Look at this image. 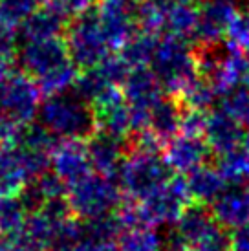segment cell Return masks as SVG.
<instances>
[{
    "mask_svg": "<svg viewBox=\"0 0 249 251\" xmlns=\"http://www.w3.org/2000/svg\"><path fill=\"white\" fill-rule=\"evenodd\" d=\"M39 119L50 132L62 140L86 141L97 130L96 112L77 94H53L41 103Z\"/></svg>",
    "mask_w": 249,
    "mask_h": 251,
    "instance_id": "cell-1",
    "label": "cell"
},
{
    "mask_svg": "<svg viewBox=\"0 0 249 251\" xmlns=\"http://www.w3.org/2000/svg\"><path fill=\"white\" fill-rule=\"evenodd\" d=\"M150 68L167 96L178 98L187 84L200 75L198 53L187 44V39L167 33L158 39Z\"/></svg>",
    "mask_w": 249,
    "mask_h": 251,
    "instance_id": "cell-2",
    "label": "cell"
},
{
    "mask_svg": "<svg viewBox=\"0 0 249 251\" xmlns=\"http://www.w3.org/2000/svg\"><path fill=\"white\" fill-rule=\"evenodd\" d=\"M121 191V185L116 183L112 176L90 173L83 180L70 185L66 200L77 220H92L118 209L123 203Z\"/></svg>",
    "mask_w": 249,
    "mask_h": 251,
    "instance_id": "cell-3",
    "label": "cell"
},
{
    "mask_svg": "<svg viewBox=\"0 0 249 251\" xmlns=\"http://www.w3.org/2000/svg\"><path fill=\"white\" fill-rule=\"evenodd\" d=\"M119 185L132 200H143L173 178V169L159 152L130 151L119 169Z\"/></svg>",
    "mask_w": 249,
    "mask_h": 251,
    "instance_id": "cell-4",
    "label": "cell"
},
{
    "mask_svg": "<svg viewBox=\"0 0 249 251\" xmlns=\"http://www.w3.org/2000/svg\"><path fill=\"white\" fill-rule=\"evenodd\" d=\"M193 198L189 193V185L183 176H174L161 185L152 195L139 200V215L143 220L145 227L154 226H167V224H176L180 220L181 213L191 205Z\"/></svg>",
    "mask_w": 249,
    "mask_h": 251,
    "instance_id": "cell-5",
    "label": "cell"
},
{
    "mask_svg": "<svg viewBox=\"0 0 249 251\" xmlns=\"http://www.w3.org/2000/svg\"><path fill=\"white\" fill-rule=\"evenodd\" d=\"M41 88L26 72H9L0 84V114L15 125H28L41 108Z\"/></svg>",
    "mask_w": 249,
    "mask_h": 251,
    "instance_id": "cell-6",
    "label": "cell"
},
{
    "mask_svg": "<svg viewBox=\"0 0 249 251\" xmlns=\"http://www.w3.org/2000/svg\"><path fill=\"white\" fill-rule=\"evenodd\" d=\"M64 39H66L74 63L84 70L103 63L112 53L106 37L103 33V28L99 24L97 13L88 11L75 21H72Z\"/></svg>",
    "mask_w": 249,
    "mask_h": 251,
    "instance_id": "cell-7",
    "label": "cell"
},
{
    "mask_svg": "<svg viewBox=\"0 0 249 251\" xmlns=\"http://www.w3.org/2000/svg\"><path fill=\"white\" fill-rule=\"evenodd\" d=\"M19 59L22 70L29 74L35 81L74 61L70 55L66 39L62 37L44 39V41H26L24 48L19 53Z\"/></svg>",
    "mask_w": 249,
    "mask_h": 251,
    "instance_id": "cell-8",
    "label": "cell"
},
{
    "mask_svg": "<svg viewBox=\"0 0 249 251\" xmlns=\"http://www.w3.org/2000/svg\"><path fill=\"white\" fill-rule=\"evenodd\" d=\"M198 26L194 41L200 48H213L225 39L229 24L238 15L236 0H203L198 4Z\"/></svg>",
    "mask_w": 249,
    "mask_h": 251,
    "instance_id": "cell-9",
    "label": "cell"
},
{
    "mask_svg": "<svg viewBox=\"0 0 249 251\" xmlns=\"http://www.w3.org/2000/svg\"><path fill=\"white\" fill-rule=\"evenodd\" d=\"M203 140L207 141L211 152L220 158L242 149H249V128L236 123L224 110H215L207 116Z\"/></svg>",
    "mask_w": 249,
    "mask_h": 251,
    "instance_id": "cell-10",
    "label": "cell"
},
{
    "mask_svg": "<svg viewBox=\"0 0 249 251\" xmlns=\"http://www.w3.org/2000/svg\"><path fill=\"white\" fill-rule=\"evenodd\" d=\"M51 169L66 185H74L92 173V161L88 156L86 141L61 140L51 151Z\"/></svg>",
    "mask_w": 249,
    "mask_h": 251,
    "instance_id": "cell-11",
    "label": "cell"
},
{
    "mask_svg": "<svg viewBox=\"0 0 249 251\" xmlns=\"http://www.w3.org/2000/svg\"><path fill=\"white\" fill-rule=\"evenodd\" d=\"M211 156L207 141L201 136H187L178 134L173 140L165 143L163 158L167 160L173 173H178L181 176H187L189 173L196 171L198 167L205 165V161Z\"/></svg>",
    "mask_w": 249,
    "mask_h": 251,
    "instance_id": "cell-12",
    "label": "cell"
},
{
    "mask_svg": "<svg viewBox=\"0 0 249 251\" xmlns=\"http://www.w3.org/2000/svg\"><path fill=\"white\" fill-rule=\"evenodd\" d=\"M216 222L225 229H236L249 224V183L231 181L222 195L211 203Z\"/></svg>",
    "mask_w": 249,
    "mask_h": 251,
    "instance_id": "cell-13",
    "label": "cell"
},
{
    "mask_svg": "<svg viewBox=\"0 0 249 251\" xmlns=\"http://www.w3.org/2000/svg\"><path fill=\"white\" fill-rule=\"evenodd\" d=\"M96 13L110 50L121 51L124 44L136 33V17L128 13L126 4L114 0H99Z\"/></svg>",
    "mask_w": 249,
    "mask_h": 251,
    "instance_id": "cell-14",
    "label": "cell"
},
{
    "mask_svg": "<svg viewBox=\"0 0 249 251\" xmlns=\"http://www.w3.org/2000/svg\"><path fill=\"white\" fill-rule=\"evenodd\" d=\"M29 181L24 149L15 141H0V198L19 196Z\"/></svg>",
    "mask_w": 249,
    "mask_h": 251,
    "instance_id": "cell-15",
    "label": "cell"
},
{
    "mask_svg": "<svg viewBox=\"0 0 249 251\" xmlns=\"http://www.w3.org/2000/svg\"><path fill=\"white\" fill-rule=\"evenodd\" d=\"M126 147H128V141L124 138H118V136L103 132V130H96L86 140L92 167L96 173L106 176H114L119 173V169L128 154Z\"/></svg>",
    "mask_w": 249,
    "mask_h": 251,
    "instance_id": "cell-16",
    "label": "cell"
},
{
    "mask_svg": "<svg viewBox=\"0 0 249 251\" xmlns=\"http://www.w3.org/2000/svg\"><path fill=\"white\" fill-rule=\"evenodd\" d=\"M92 108L96 112L97 130L114 134V136L124 138V140L134 130L132 128V110L130 105L124 101L123 90Z\"/></svg>",
    "mask_w": 249,
    "mask_h": 251,
    "instance_id": "cell-17",
    "label": "cell"
},
{
    "mask_svg": "<svg viewBox=\"0 0 249 251\" xmlns=\"http://www.w3.org/2000/svg\"><path fill=\"white\" fill-rule=\"evenodd\" d=\"M68 196V185L66 181H62L55 173H44L42 176L31 180L24 187L19 198L22 203L26 205L28 211H37L41 209L44 203L57 200V198H66Z\"/></svg>",
    "mask_w": 249,
    "mask_h": 251,
    "instance_id": "cell-18",
    "label": "cell"
},
{
    "mask_svg": "<svg viewBox=\"0 0 249 251\" xmlns=\"http://www.w3.org/2000/svg\"><path fill=\"white\" fill-rule=\"evenodd\" d=\"M216 218L213 215L211 207L205 203H193L187 205V209L181 213L180 220L176 222V235L187 244L191 250L203 235H207L209 231L216 226Z\"/></svg>",
    "mask_w": 249,
    "mask_h": 251,
    "instance_id": "cell-19",
    "label": "cell"
},
{
    "mask_svg": "<svg viewBox=\"0 0 249 251\" xmlns=\"http://www.w3.org/2000/svg\"><path fill=\"white\" fill-rule=\"evenodd\" d=\"M181 114H183V106L176 98H173V96L159 98L150 108L149 128L163 143H167L169 140H173L174 136L180 134Z\"/></svg>",
    "mask_w": 249,
    "mask_h": 251,
    "instance_id": "cell-20",
    "label": "cell"
},
{
    "mask_svg": "<svg viewBox=\"0 0 249 251\" xmlns=\"http://www.w3.org/2000/svg\"><path fill=\"white\" fill-rule=\"evenodd\" d=\"M185 180L193 202L198 203H213L229 183L220 169L209 165H201L196 171L189 173Z\"/></svg>",
    "mask_w": 249,
    "mask_h": 251,
    "instance_id": "cell-21",
    "label": "cell"
},
{
    "mask_svg": "<svg viewBox=\"0 0 249 251\" xmlns=\"http://www.w3.org/2000/svg\"><path fill=\"white\" fill-rule=\"evenodd\" d=\"M64 29V21L57 17L48 7H39L21 24V33L26 41H44L61 37Z\"/></svg>",
    "mask_w": 249,
    "mask_h": 251,
    "instance_id": "cell-22",
    "label": "cell"
},
{
    "mask_svg": "<svg viewBox=\"0 0 249 251\" xmlns=\"http://www.w3.org/2000/svg\"><path fill=\"white\" fill-rule=\"evenodd\" d=\"M198 6L191 0H174L169 2L167 9V29L169 33L189 39L194 35L198 26Z\"/></svg>",
    "mask_w": 249,
    "mask_h": 251,
    "instance_id": "cell-23",
    "label": "cell"
},
{
    "mask_svg": "<svg viewBox=\"0 0 249 251\" xmlns=\"http://www.w3.org/2000/svg\"><path fill=\"white\" fill-rule=\"evenodd\" d=\"M158 35L145 33V31H136L132 39L123 46L121 57L128 63L130 68L138 66H150L154 59V51L158 46Z\"/></svg>",
    "mask_w": 249,
    "mask_h": 251,
    "instance_id": "cell-24",
    "label": "cell"
},
{
    "mask_svg": "<svg viewBox=\"0 0 249 251\" xmlns=\"http://www.w3.org/2000/svg\"><path fill=\"white\" fill-rule=\"evenodd\" d=\"M216 90L213 83L209 81L207 77L198 75L194 81L187 84L183 92L178 96V101L181 103L183 108H193V110H203L207 112L216 99Z\"/></svg>",
    "mask_w": 249,
    "mask_h": 251,
    "instance_id": "cell-25",
    "label": "cell"
},
{
    "mask_svg": "<svg viewBox=\"0 0 249 251\" xmlns=\"http://www.w3.org/2000/svg\"><path fill=\"white\" fill-rule=\"evenodd\" d=\"M167 9H169L167 0H143V2H139L138 11L134 15L139 31L159 35L161 29L167 28Z\"/></svg>",
    "mask_w": 249,
    "mask_h": 251,
    "instance_id": "cell-26",
    "label": "cell"
},
{
    "mask_svg": "<svg viewBox=\"0 0 249 251\" xmlns=\"http://www.w3.org/2000/svg\"><path fill=\"white\" fill-rule=\"evenodd\" d=\"M28 220V209L17 196L0 198V235H19Z\"/></svg>",
    "mask_w": 249,
    "mask_h": 251,
    "instance_id": "cell-27",
    "label": "cell"
},
{
    "mask_svg": "<svg viewBox=\"0 0 249 251\" xmlns=\"http://www.w3.org/2000/svg\"><path fill=\"white\" fill-rule=\"evenodd\" d=\"M161 240L152 227H134L123 231L119 237L118 251H159Z\"/></svg>",
    "mask_w": 249,
    "mask_h": 251,
    "instance_id": "cell-28",
    "label": "cell"
},
{
    "mask_svg": "<svg viewBox=\"0 0 249 251\" xmlns=\"http://www.w3.org/2000/svg\"><path fill=\"white\" fill-rule=\"evenodd\" d=\"M44 0H0V22L9 28H21L29 15L35 13Z\"/></svg>",
    "mask_w": 249,
    "mask_h": 251,
    "instance_id": "cell-29",
    "label": "cell"
},
{
    "mask_svg": "<svg viewBox=\"0 0 249 251\" xmlns=\"http://www.w3.org/2000/svg\"><path fill=\"white\" fill-rule=\"evenodd\" d=\"M123 226L119 222L116 213L92 218V220H83V237L96 238V240H116L123 235Z\"/></svg>",
    "mask_w": 249,
    "mask_h": 251,
    "instance_id": "cell-30",
    "label": "cell"
},
{
    "mask_svg": "<svg viewBox=\"0 0 249 251\" xmlns=\"http://www.w3.org/2000/svg\"><path fill=\"white\" fill-rule=\"evenodd\" d=\"M216 167L220 169L229 183L231 181H248L249 183V149L220 156Z\"/></svg>",
    "mask_w": 249,
    "mask_h": 251,
    "instance_id": "cell-31",
    "label": "cell"
},
{
    "mask_svg": "<svg viewBox=\"0 0 249 251\" xmlns=\"http://www.w3.org/2000/svg\"><path fill=\"white\" fill-rule=\"evenodd\" d=\"M227 116L235 119L236 123L249 128V88H235L229 94L222 96V106Z\"/></svg>",
    "mask_w": 249,
    "mask_h": 251,
    "instance_id": "cell-32",
    "label": "cell"
},
{
    "mask_svg": "<svg viewBox=\"0 0 249 251\" xmlns=\"http://www.w3.org/2000/svg\"><path fill=\"white\" fill-rule=\"evenodd\" d=\"M94 4L96 0H44V6L64 22L75 21L81 15L88 13Z\"/></svg>",
    "mask_w": 249,
    "mask_h": 251,
    "instance_id": "cell-33",
    "label": "cell"
},
{
    "mask_svg": "<svg viewBox=\"0 0 249 251\" xmlns=\"http://www.w3.org/2000/svg\"><path fill=\"white\" fill-rule=\"evenodd\" d=\"M227 48L238 50L242 53L249 51V13H238L229 24L225 33Z\"/></svg>",
    "mask_w": 249,
    "mask_h": 251,
    "instance_id": "cell-34",
    "label": "cell"
},
{
    "mask_svg": "<svg viewBox=\"0 0 249 251\" xmlns=\"http://www.w3.org/2000/svg\"><path fill=\"white\" fill-rule=\"evenodd\" d=\"M191 251H233L231 233H229V229H225L224 226L216 224L207 235H203V237L191 248Z\"/></svg>",
    "mask_w": 249,
    "mask_h": 251,
    "instance_id": "cell-35",
    "label": "cell"
},
{
    "mask_svg": "<svg viewBox=\"0 0 249 251\" xmlns=\"http://www.w3.org/2000/svg\"><path fill=\"white\" fill-rule=\"evenodd\" d=\"M207 112L203 110H193V108H183L180 123V134L187 136H201L205 132L207 126Z\"/></svg>",
    "mask_w": 249,
    "mask_h": 251,
    "instance_id": "cell-36",
    "label": "cell"
},
{
    "mask_svg": "<svg viewBox=\"0 0 249 251\" xmlns=\"http://www.w3.org/2000/svg\"><path fill=\"white\" fill-rule=\"evenodd\" d=\"M17 53V33L15 28H9L0 22V59L13 63Z\"/></svg>",
    "mask_w": 249,
    "mask_h": 251,
    "instance_id": "cell-37",
    "label": "cell"
},
{
    "mask_svg": "<svg viewBox=\"0 0 249 251\" xmlns=\"http://www.w3.org/2000/svg\"><path fill=\"white\" fill-rule=\"evenodd\" d=\"M70 251H118L116 240H96L83 237Z\"/></svg>",
    "mask_w": 249,
    "mask_h": 251,
    "instance_id": "cell-38",
    "label": "cell"
},
{
    "mask_svg": "<svg viewBox=\"0 0 249 251\" xmlns=\"http://www.w3.org/2000/svg\"><path fill=\"white\" fill-rule=\"evenodd\" d=\"M233 251H249V224L231 231Z\"/></svg>",
    "mask_w": 249,
    "mask_h": 251,
    "instance_id": "cell-39",
    "label": "cell"
},
{
    "mask_svg": "<svg viewBox=\"0 0 249 251\" xmlns=\"http://www.w3.org/2000/svg\"><path fill=\"white\" fill-rule=\"evenodd\" d=\"M0 251H31L19 235H0Z\"/></svg>",
    "mask_w": 249,
    "mask_h": 251,
    "instance_id": "cell-40",
    "label": "cell"
},
{
    "mask_svg": "<svg viewBox=\"0 0 249 251\" xmlns=\"http://www.w3.org/2000/svg\"><path fill=\"white\" fill-rule=\"evenodd\" d=\"M21 126L22 125H15L0 114V141H13Z\"/></svg>",
    "mask_w": 249,
    "mask_h": 251,
    "instance_id": "cell-41",
    "label": "cell"
},
{
    "mask_svg": "<svg viewBox=\"0 0 249 251\" xmlns=\"http://www.w3.org/2000/svg\"><path fill=\"white\" fill-rule=\"evenodd\" d=\"M242 84L249 88V57H246V68H244V79Z\"/></svg>",
    "mask_w": 249,
    "mask_h": 251,
    "instance_id": "cell-42",
    "label": "cell"
},
{
    "mask_svg": "<svg viewBox=\"0 0 249 251\" xmlns=\"http://www.w3.org/2000/svg\"><path fill=\"white\" fill-rule=\"evenodd\" d=\"M114 2H121V4H128V2H136V4H139V2H143V0H114Z\"/></svg>",
    "mask_w": 249,
    "mask_h": 251,
    "instance_id": "cell-43",
    "label": "cell"
},
{
    "mask_svg": "<svg viewBox=\"0 0 249 251\" xmlns=\"http://www.w3.org/2000/svg\"><path fill=\"white\" fill-rule=\"evenodd\" d=\"M39 251H61V250H55V248H48V250H39Z\"/></svg>",
    "mask_w": 249,
    "mask_h": 251,
    "instance_id": "cell-44",
    "label": "cell"
}]
</instances>
